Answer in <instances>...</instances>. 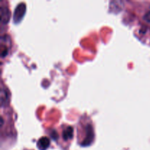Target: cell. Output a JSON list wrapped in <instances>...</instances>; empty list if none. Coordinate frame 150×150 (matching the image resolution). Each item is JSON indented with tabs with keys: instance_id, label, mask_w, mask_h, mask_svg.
Returning a JSON list of instances; mask_svg holds the SVG:
<instances>
[{
	"instance_id": "obj_1",
	"label": "cell",
	"mask_w": 150,
	"mask_h": 150,
	"mask_svg": "<svg viewBox=\"0 0 150 150\" xmlns=\"http://www.w3.org/2000/svg\"><path fill=\"white\" fill-rule=\"evenodd\" d=\"M26 4L24 2L19 3L15 8L13 15V22L15 23H18L21 21L26 13Z\"/></svg>"
},
{
	"instance_id": "obj_2",
	"label": "cell",
	"mask_w": 150,
	"mask_h": 150,
	"mask_svg": "<svg viewBox=\"0 0 150 150\" xmlns=\"http://www.w3.org/2000/svg\"><path fill=\"white\" fill-rule=\"evenodd\" d=\"M86 137H85L83 142L81 143V145L83 146H86L90 145L94 139L93 129H92V127L91 125H87L86 126Z\"/></svg>"
},
{
	"instance_id": "obj_3",
	"label": "cell",
	"mask_w": 150,
	"mask_h": 150,
	"mask_svg": "<svg viewBox=\"0 0 150 150\" xmlns=\"http://www.w3.org/2000/svg\"><path fill=\"white\" fill-rule=\"evenodd\" d=\"M11 13L8 7L5 6H1L0 7V17H1V22L4 24L8 23L10 19Z\"/></svg>"
},
{
	"instance_id": "obj_4",
	"label": "cell",
	"mask_w": 150,
	"mask_h": 150,
	"mask_svg": "<svg viewBox=\"0 0 150 150\" xmlns=\"http://www.w3.org/2000/svg\"><path fill=\"white\" fill-rule=\"evenodd\" d=\"M37 146L40 150H45L48 148L50 146V140L48 138L45 137V136H42L39 140L38 141L37 143Z\"/></svg>"
},
{
	"instance_id": "obj_5",
	"label": "cell",
	"mask_w": 150,
	"mask_h": 150,
	"mask_svg": "<svg viewBox=\"0 0 150 150\" xmlns=\"http://www.w3.org/2000/svg\"><path fill=\"white\" fill-rule=\"evenodd\" d=\"M9 95L8 91L4 88H1L0 92V101H1V105L2 107L5 106L9 102Z\"/></svg>"
},
{
	"instance_id": "obj_6",
	"label": "cell",
	"mask_w": 150,
	"mask_h": 150,
	"mask_svg": "<svg viewBox=\"0 0 150 150\" xmlns=\"http://www.w3.org/2000/svg\"><path fill=\"white\" fill-rule=\"evenodd\" d=\"M73 136V128L70 126L66 127L62 132V137L65 141L72 139Z\"/></svg>"
},
{
	"instance_id": "obj_7",
	"label": "cell",
	"mask_w": 150,
	"mask_h": 150,
	"mask_svg": "<svg viewBox=\"0 0 150 150\" xmlns=\"http://www.w3.org/2000/svg\"><path fill=\"white\" fill-rule=\"evenodd\" d=\"M144 19L145 21H146L147 22H149L150 23V10L144 15Z\"/></svg>"
}]
</instances>
